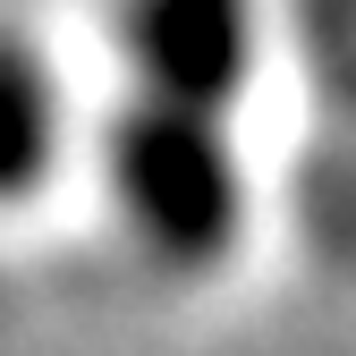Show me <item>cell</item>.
Returning a JSON list of instances; mask_svg holds the SVG:
<instances>
[{
    "label": "cell",
    "instance_id": "6da1fadb",
    "mask_svg": "<svg viewBox=\"0 0 356 356\" xmlns=\"http://www.w3.org/2000/svg\"><path fill=\"white\" fill-rule=\"evenodd\" d=\"M85 170L119 246L161 280H220L254 238V170L229 111L119 85L85 127Z\"/></svg>",
    "mask_w": 356,
    "mask_h": 356
},
{
    "label": "cell",
    "instance_id": "7a4b0ae2",
    "mask_svg": "<svg viewBox=\"0 0 356 356\" xmlns=\"http://www.w3.org/2000/svg\"><path fill=\"white\" fill-rule=\"evenodd\" d=\"M111 51H119V85L238 119L263 76V17L238 0H145L111 17Z\"/></svg>",
    "mask_w": 356,
    "mask_h": 356
},
{
    "label": "cell",
    "instance_id": "3957f363",
    "mask_svg": "<svg viewBox=\"0 0 356 356\" xmlns=\"http://www.w3.org/2000/svg\"><path fill=\"white\" fill-rule=\"evenodd\" d=\"M76 102H68V76L60 60L42 51L34 17L0 26V204L17 220L42 212V195L60 187V170L76 161Z\"/></svg>",
    "mask_w": 356,
    "mask_h": 356
},
{
    "label": "cell",
    "instance_id": "277c9868",
    "mask_svg": "<svg viewBox=\"0 0 356 356\" xmlns=\"http://www.w3.org/2000/svg\"><path fill=\"white\" fill-rule=\"evenodd\" d=\"M305 220L323 229V246L356 254V136H339V153L314 170V187H305Z\"/></svg>",
    "mask_w": 356,
    "mask_h": 356
}]
</instances>
